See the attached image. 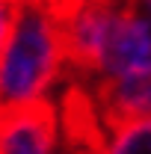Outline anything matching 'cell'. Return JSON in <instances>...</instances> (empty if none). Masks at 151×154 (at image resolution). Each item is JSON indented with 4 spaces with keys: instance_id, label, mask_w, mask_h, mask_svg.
Listing matches in <instances>:
<instances>
[{
    "instance_id": "obj_2",
    "label": "cell",
    "mask_w": 151,
    "mask_h": 154,
    "mask_svg": "<svg viewBox=\"0 0 151 154\" xmlns=\"http://www.w3.org/2000/svg\"><path fill=\"white\" fill-rule=\"evenodd\" d=\"M15 6H18V0H0V51L6 45L9 27H12V18H15Z\"/></svg>"
},
{
    "instance_id": "obj_1",
    "label": "cell",
    "mask_w": 151,
    "mask_h": 154,
    "mask_svg": "<svg viewBox=\"0 0 151 154\" xmlns=\"http://www.w3.org/2000/svg\"><path fill=\"white\" fill-rule=\"evenodd\" d=\"M89 92L104 122L151 119V68L122 77H98Z\"/></svg>"
}]
</instances>
